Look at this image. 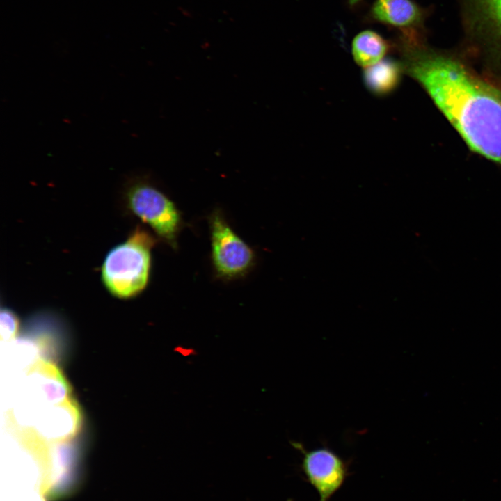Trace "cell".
Here are the masks:
<instances>
[{"label":"cell","instance_id":"obj_9","mask_svg":"<svg viewBox=\"0 0 501 501\" xmlns=\"http://www.w3.org/2000/svg\"><path fill=\"white\" fill-rule=\"evenodd\" d=\"M390 49L388 42L372 30H365L353 38L351 52L356 63L368 67L383 60Z\"/></svg>","mask_w":501,"mask_h":501},{"label":"cell","instance_id":"obj_13","mask_svg":"<svg viewBox=\"0 0 501 501\" xmlns=\"http://www.w3.org/2000/svg\"><path fill=\"white\" fill-rule=\"evenodd\" d=\"M287 501H292V499H289V500H287Z\"/></svg>","mask_w":501,"mask_h":501},{"label":"cell","instance_id":"obj_11","mask_svg":"<svg viewBox=\"0 0 501 501\" xmlns=\"http://www.w3.org/2000/svg\"><path fill=\"white\" fill-rule=\"evenodd\" d=\"M492 16L501 27V0H487Z\"/></svg>","mask_w":501,"mask_h":501},{"label":"cell","instance_id":"obj_3","mask_svg":"<svg viewBox=\"0 0 501 501\" xmlns=\"http://www.w3.org/2000/svg\"><path fill=\"white\" fill-rule=\"evenodd\" d=\"M129 211L148 224L173 247L181 225V217L174 203L145 176L133 177L124 190Z\"/></svg>","mask_w":501,"mask_h":501},{"label":"cell","instance_id":"obj_10","mask_svg":"<svg viewBox=\"0 0 501 501\" xmlns=\"http://www.w3.org/2000/svg\"><path fill=\"white\" fill-rule=\"evenodd\" d=\"M0 321L1 340L5 342L15 340L19 328V321L16 314L8 308H2Z\"/></svg>","mask_w":501,"mask_h":501},{"label":"cell","instance_id":"obj_12","mask_svg":"<svg viewBox=\"0 0 501 501\" xmlns=\"http://www.w3.org/2000/svg\"><path fill=\"white\" fill-rule=\"evenodd\" d=\"M360 1H361V0H348L349 5L351 6L357 4V3H359Z\"/></svg>","mask_w":501,"mask_h":501},{"label":"cell","instance_id":"obj_5","mask_svg":"<svg viewBox=\"0 0 501 501\" xmlns=\"http://www.w3.org/2000/svg\"><path fill=\"white\" fill-rule=\"evenodd\" d=\"M292 445L303 454L302 470L317 491L319 501H328L343 484L348 475L347 463L328 447L307 450L300 443Z\"/></svg>","mask_w":501,"mask_h":501},{"label":"cell","instance_id":"obj_4","mask_svg":"<svg viewBox=\"0 0 501 501\" xmlns=\"http://www.w3.org/2000/svg\"><path fill=\"white\" fill-rule=\"evenodd\" d=\"M212 258L217 275L232 279L244 275L254 261L253 250L230 227L221 213L209 218Z\"/></svg>","mask_w":501,"mask_h":501},{"label":"cell","instance_id":"obj_1","mask_svg":"<svg viewBox=\"0 0 501 501\" xmlns=\"http://www.w3.org/2000/svg\"><path fill=\"white\" fill-rule=\"evenodd\" d=\"M410 61L408 72L468 146L501 164V93L453 61L424 56Z\"/></svg>","mask_w":501,"mask_h":501},{"label":"cell","instance_id":"obj_2","mask_svg":"<svg viewBox=\"0 0 501 501\" xmlns=\"http://www.w3.org/2000/svg\"><path fill=\"white\" fill-rule=\"evenodd\" d=\"M154 244V238L138 227L125 241L107 253L101 278L111 295L129 299L143 291L150 278L151 250Z\"/></svg>","mask_w":501,"mask_h":501},{"label":"cell","instance_id":"obj_6","mask_svg":"<svg viewBox=\"0 0 501 501\" xmlns=\"http://www.w3.org/2000/svg\"><path fill=\"white\" fill-rule=\"evenodd\" d=\"M81 419L77 403L70 397L63 403L46 408L44 413L41 411L34 420V427L44 436L64 437L78 431Z\"/></svg>","mask_w":501,"mask_h":501},{"label":"cell","instance_id":"obj_7","mask_svg":"<svg viewBox=\"0 0 501 501\" xmlns=\"http://www.w3.org/2000/svg\"><path fill=\"white\" fill-rule=\"evenodd\" d=\"M370 15L379 23L405 30L419 22L421 10L412 0H375Z\"/></svg>","mask_w":501,"mask_h":501},{"label":"cell","instance_id":"obj_8","mask_svg":"<svg viewBox=\"0 0 501 501\" xmlns=\"http://www.w3.org/2000/svg\"><path fill=\"white\" fill-rule=\"evenodd\" d=\"M403 67L395 59L388 58L365 68L363 80L373 95L384 96L393 92L400 83Z\"/></svg>","mask_w":501,"mask_h":501}]
</instances>
